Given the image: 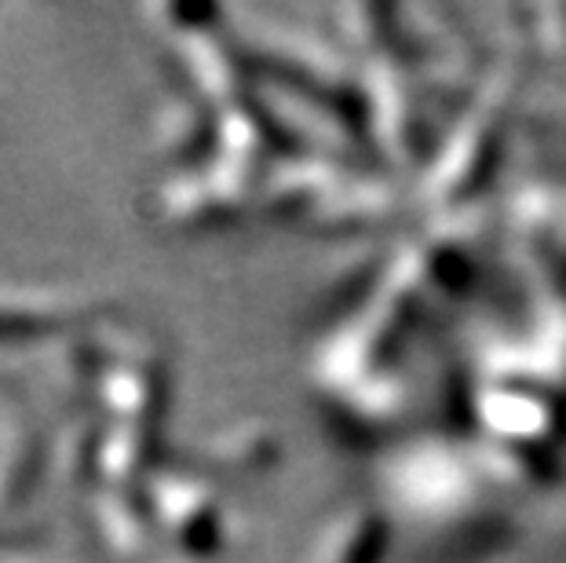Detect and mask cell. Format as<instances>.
<instances>
[{
    "label": "cell",
    "instance_id": "1",
    "mask_svg": "<svg viewBox=\"0 0 566 563\" xmlns=\"http://www.w3.org/2000/svg\"><path fill=\"white\" fill-rule=\"evenodd\" d=\"M99 304L63 290H0V344H27L95 322Z\"/></svg>",
    "mask_w": 566,
    "mask_h": 563
},
{
    "label": "cell",
    "instance_id": "2",
    "mask_svg": "<svg viewBox=\"0 0 566 563\" xmlns=\"http://www.w3.org/2000/svg\"><path fill=\"white\" fill-rule=\"evenodd\" d=\"M92 523L106 553L125 560L139 556L154 538V512L136 487H95Z\"/></svg>",
    "mask_w": 566,
    "mask_h": 563
},
{
    "label": "cell",
    "instance_id": "3",
    "mask_svg": "<svg viewBox=\"0 0 566 563\" xmlns=\"http://www.w3.org/2000/svg\"><path fill=\"white\" fill-rule=\"evenodd\" d=\"M33 476V458L27 450V442H0V517L8 509H15V501L27 494Z\"/></svg>",
    "mask_w": 566,
    "mask_h": 563
}]
</instances>
